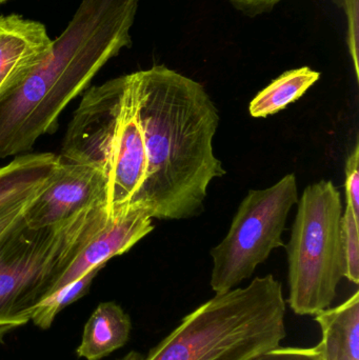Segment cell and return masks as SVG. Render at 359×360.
Masks as SVG:
<instances>
[{"mask_svg": "<svg viewBox=\"0 0 359 360\" xmlns=\"http://www.w3.org/2000/svg\"><path fill=\"white\" fill-rule=\"evenodd\" d=\"M249 360H322L316 347L314 348H278L261 353Z\"/></svg>", "mask_w": 359, "mask_h": 360, "instance_id": "20", "label": "cell"}, {"mask_svg": "<svg viewBox=\"0 0 359 360\" xmlns=\"http://www.w3.org/2000/svg\"><path fill=\"white\" fill-rule=\"evenodd\" d=\"M132 321L115 302H101L89 317L76 355L86 360H101L126 346Z\"/></svg>", "mask_w": 359, "mask_h": 360, "instance_id": "12", "label": "cell"}, {"mask_svg": "<svg viewBox=\"0 0 359 360\" xmlns=\"http://www.w3.org/2000/svg\"><path fill=\"white\" fill-rule=\"evenodd\" d=\"M46 25L19 15L0 16V92L50 48Z\"/></svg>", "mask_w": 359, "mask_h": 360, "instance_id": "10", "label": "cell"}, {"mask_svg": "<svg viewBox=\"0 0 359 360\" xmlns=\"http://www.w3.org/2000/svg\"><path fill=\"white\" fill-rule=\"evenodd\" d=\"M152 219L143 210L135 207H129L120 215L109 218L76 256L57 281L52 294L77 281L95 266H105L111 258L126 253L153 231Z\"/></svg>", "mask_w": 359, "mask_h": 360, "instance_id": "9", "label": "cell"}, {"mask_svg": "<svg viewBox=\"0 0 359 360\" xmlns=\"http://www.w3.org/2000/svg\"><path fill=\"white\" fill-rule=\"evenodd\" d=\"M32 200L20 203V205L11 209L10 211L0 215V238L25 216V211H27V207H29Z\"/></svg>", "mask_w": 359, "mask_h": 360, "instance_id": "21", "label": "cell"}, {"mask_svg": "<svg viewBox=\"0 0 359 360\" xmlns=\"http://www.w3.org/2000/svg\"><path fill=\"white\" fill-rule=\"evenodd\" d=\"M359 145L356 143L353 152L346 162V196L347 203L359 218Z\"/></svg>", "mask_w": 359, "mask_h": 360, "instance_id": "19", "label": "cell"}, {"mask_svg": "<svg viewBox=\"0 0 359 360\" xmlns=\"http://www.w3.org/2000/svg\"><path fill=\"white\" fill-rule=\"evenodd\" d=\"M347 17V44L356 77L359 78V0H333Z\"/></svg>", "mask_w": 359, "mask_h": 360, "instance_id": "18", "label": "cell"}, {"mask_svg": "<svg viewBox=\"0 0 359 360\" xmlns=\"http://www.w3.org/2000/svg\"><path fill=\"white\" fill-rule=\"evenodd\" d=\"M231 1L247 14L256 15L268 12L282 0H231Z\"/></svg>", "mask_w": 359, "mask_h": 360, "instance_id": "22", "label": "cell"}, {"mask_svg": "<svg viewBox=\"0 0 359 360\" xmlns=\"http://www.w3.org/2000/svg\"><path fill=\"white\" fill-rule=\"evenodd\" d=\"M341 243L343 249L345 277L351 283H359V218L348 203L341 219Z\"/></svg>", "mask_w": 359, "mask_h": 360, "instance_id": "16", "label": "cell"}, {"mask_svg": "<svg viewBox=\"0 0 359 360\" xmlns=\"http://www.w3.org/2000/svg\"><path fill=\"white\" fill-rule=\"evenodd\" d=\"M132 75L147 170L129 207L162 220L200 215L211 181L226 174L213 151L218 111L200 82L164 65Z\"/></svg>", "mask_w": 359, "mask_h": 360, "instance_id": "1", "label": "cell"}, {"mask_svg": "<svg viewBox=\"0 0 359 360\" xmlns=\"http://www.w3.org/2000/svg\"><path fill=\"white\" fill-rule=\"evenodd\" d=\"M316 323L322 329V342L316 346L322 360H350L344 348L335 326L327 319L324 313L315 315Z\"/></svg>", "mask_w": 359, "mask_h": 360, "instance_id": "17", "label": "cell"}, {"mask_svg": "<svg viewBox=\"0 0 359 360\" xmlns=\"http://www.w3.org/2000/svg\"><path fill=\"white\" fill-rule=\"evenodd\" d=\"M138 0H81L41 58L0 92V158L54 132L65 108L97 72L132 44Z\"/></svg>", "mask_w": 359, "mask_h": 360, "instance_id": "2", "label": "cell"}, {"mask_svg": "<svg viewBox=\"0 0 359 360\" xmlns=\"http://www.w3.org/2000/svg\"><path fill=\"white\" fill-rule=\"evenodd\" d=\"M103 266H95L84 276L48 296L36 306L31 321L41 330L50 329L57 315L90 291L91 285Z\"/></svg>", "mask_w": 359, "mask_h": 360, "instance_id": "14", "label": "cell"}, {"mask_svg": "<svg viewBox=\"0 0 359 360\" xmlns=\"http://www.w3.org/2000/svg\"><path fill=\"white\" fill-rule=\"evenodd\" d=\"M8 1V0H0V4H4V2Z\"/></svg>", "mask_w": 359, "mask_h": 360, "instance_id": "24", "label": "cell"}, {"mask_svg": "<svg viewBox=\"0 0 359 360\" xmlns=\"http://www.w3.org/2000/svg\"><path fill=\"white\" fill-rule=\"evenodd\" d=\"M107 179L100 170L58 155L51 181L30 203L25 221L31 229L55 226L88 210H107Z\"/></svg>", "mask_w": 359, "mask_h": 360, "instance_id": "8", "label": "cell"}, {"mask_svg": "<svg viewBox=\"0 0 359 360\" xmlns=\"http://www.w3.org/2000/svg\"><path fill=\"white\" fill-rule=\"evenodd\" d=\"M341 196L330 180L307 186L299 201L288 245L289 298L297 315L331 308L345 277L341 243Z\"/></svg>", "mask_w": 359, "mask_h": 360, "instance_id": "6", "label": "cell"}, {"mask_svg": "<svg viewBox=\"0 0 359 360\" xmlns=\"http://www.w3.org/2000/svg\"><path fill=\"white\" fill-rule=\"evenodd\" d=\"M109 218L99 207L55 226L31 229L23 216L0 238V344L31 321L36 306L52 294Z\"/></svg>", "mask_w": 359, "mask_h": 360, "instance_id": "5", "label": "cell"}, {"mask_svg": "<svg viewBox=\"0 0 359 360\" xmlns=\"http://www.w3.org/2000/svg\"><path fill=\"white\" fill-rule=\"evenodd\" d=\"M322 313L337 328L349 359L359 360V292Z\"/></svg>", "mask_w": 359, "mask_h": 360, "instance_id": "15", "label": "cell"}, {"mask_svg": "<svg viewBox=\"0 0 359 360\" xmlns=\"http://www.w3.org/2000/svg\"><path fill=\"white\" fill-rule=\"evenodd\" d=\"M58 164L53 153L17 156L0 167V215L35 198L51 181Z\"/></svg>", "mask_w": 359, "mask_h": 360, "instance_id": "11", "label": "cell"}, {"mask_svg": "<svg viewBox=\"0 0 359 360\" xmlns=\"http://www.w3.org/2000/svg\"><path fill=\"white\" fill-rule=\"evenodd\" d=\"M60 156L105 174L110 218L129 209L147 170L132 74L86 91L74 112Z\"/></svg>", "mask_w": 359, "mask_h": 360, "instance_id": "4", "label": "cell"}, {"mask_svg": "<svg viewBox=\"0 0 359 360\" xmlns=\"http://www.w3.org/2000/svg\"><path fill=\"white\" fill-rule=\"evenodd\" d=\"M297 202L299 190L293 173L270 188L249 191L227 236L211 251L210 283L215 293H225L250 278L274 249L285 248L282 232Z\"/></svg>", "mask_w": 359, "mask_h": 360, "instance_id": "7", "label": "cell"}, {"mask_svg": "<svg viewBox=\"0 0 359 360\" xmlns=\"http://www.w3.org/2000/svg\"><path fill=\"white\" fill-rule=\"evenodd\" d=\"M117 360H143V355L137 352V351H131L128 354L124 355V357Z\"/></svg>", "mask_w": 359, "mask_h": 360, "instance_id": "23", "label": "cell"}, {"mask_svg": "<svg viewBox=\"0 0 359 360\" xmlns=\"http://www.w3.org/2000/svg\"><path fill=\"white\" fill-rule=\"evenodd\" d=\"M286 336L282 285L269 274L216 294L143 360H249L278 348Z\"/></svg>", "mask_w": 359, "mask_h": 360, "instance_id": "3", "label": "cell"}, {"mask_svg": "<svg viewBox=\"0 0 359 360\" xmlns=\"http://www.w3.org/2000/svg\"><path fill=\"white\" fill-rule=\"evenodd\" d=\"M320 77V73L309 67L285 72L251 101L250 115L259 118L278 113L301 98Z\"/></svg>", "mask_w": 359, "mask_h": 360, "instance_id": "13", "label": "cell"}]
</instances>
